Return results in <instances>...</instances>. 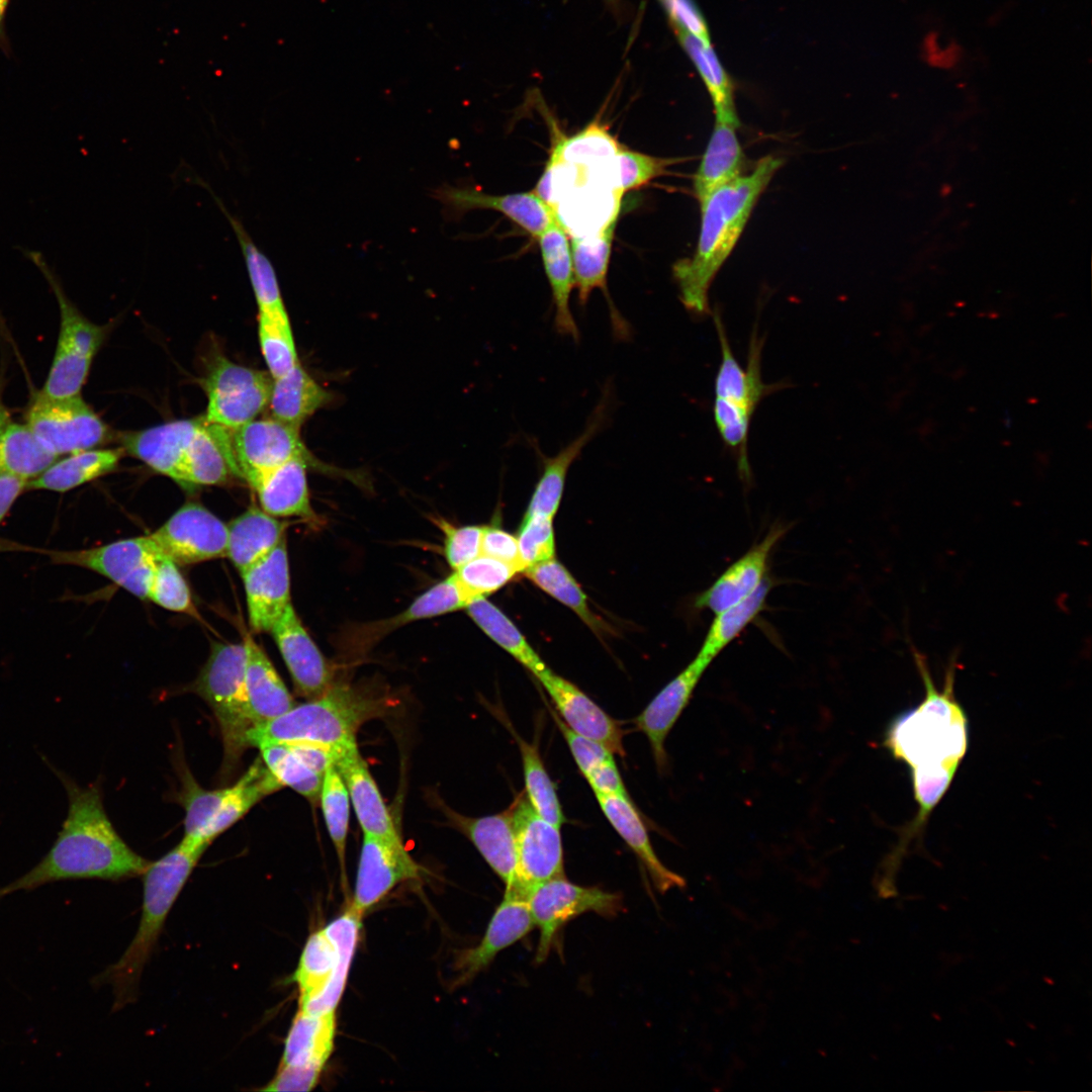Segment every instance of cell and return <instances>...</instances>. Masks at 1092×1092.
I'll return each mask as SVG.
<instances>
[{"mask_svg":"<svg viewBox=\"0 0 1092 1092\" xmlns=\"http://www.w3.org/2000/svg\"><path fill=\"white\" fill-rule=\"evenodd\" d=\"M554 703L563 722L575 733L597 741L614 754L625 755L624 732L618 721L609 716L575 685L548 667L535 675Z\"/></svg>","mask_w":1092,"mask_h":1092,"instance_id":"cell-19","label":"cell"},{"mask_svg":"<svg viewBox=\"0 0 1092 1092\" xmlns=\"http://www.w3.org/2000/svg\"><path fill=\"white\" fill-rule=\"evenodd\" d=\"M481 554L513 564L520 572L523 571L517 537L498 527H484Z\"/></svg>","mask_w":1092,"mask_h":1092,"instance_id":"cell-57","label":"cell"},{"mask_svg":"<svg viewBox=\"0 0 1092 1092\" xmlns=\"http://www.w3.org/2000/svg\"><path fill=\"white\" fill-rule=\"evenodd\" d=\"M322 1072L290 1067H279L273 1079L263 1091H310L317 1084Z\"/></svg>","mask_w":1092,"mask_h":1092,"instance_id":"cell-58","label":"cell"},{"mask_svg":"<svg viewBox=\"0 0 1092 1092\" xmlns=\"http://www.w3.org/2000/svg\"><path fill=\"white\" fill-rule=\"evenodd\" d=\"M318 803L329 836L344 868L351 802L345 782L334 763L324 774Z\"/></svg>","mask_w":1092,"mask_h":1092,"instance_id":"cell-48","label":"cell"},{"mask_svg":"<svg viewBox=\"0 0 1092 1092\" xmlns=\"http://www.w3.org/2000/svg\"><path fill=\"white\" fill-rule=\"evenodd\" d=\"M59 457L48 451L28 426L9 423L0 434V476L7 475L29 481Z\"/></svg>","mask_w":1092,"mask_h":1092,"instance_id":"cell-41","label":"cell"},{"mask_svg":"<svg viewBox=\"0 0 1092 1092\" xmlns=\"http://www.w3.org/2000/svg\"><path fill=\"white\" fill-rule=\"evenodd\" d=\"M122 449L93 448L57 459L37 477L27 482L28 490L67 492L112 472Z\"/></svg>","mask_w":1092,"mask_h":1092,"instance_id":"cell-38","label":"cell"},{"mask_svg":"<svg viewBox=\"0 0 1092 1092\" xmlns=\"http://www.w3.org/2000/svg\"><path fill=\"white\" fill-rule=\"evenodd\" d=\"M332 396L298 362L284 375L273 378L268 402L270 416L300 428Z\"/></svg>","mask_w":1092,"mask_h":1092,"instance_id":"cell-37","label":"cell"},{"mask_svg":"<svg viewBox=\"0 0 1092 1092\" xmlns=\"http://www.w3.org/2000/svg\"><path fill=\"white\" fill-rule=\"evenodd\" d=\"M246 648L242 643H213L192 691L210 707L223 744L222 770L230 774L249 747L254 726L246 691Z\"/></svg>","mask_w":1092,"mask_h":1092,"instance_id":"cell-8","label":"cell"},{"mask_svg":"<svg viewBox=\"0 0 1092 1092\" xmlns=\"http://www.w3.org/2000/svg\"><path fill=\"white\" fill-rule=\"evenodd\" d=\"M771 587L772 581L768 577L750 596L714 614L696 656L710 665L765 610Z\"/></svg>","mask_w":1092,"mask_h":1092,"instance_id":"cell-40","label":"cell"},{"mask_svg":"<svg viewBox=\"0 0 1092 1092\" xmlns=\"http://www.w3.org/2000/svg\"><path fill=\"white\" fill-rule=\"evenodd\" d=\"M535 927L540 930L535 962L543 963L557 933L568 921L587 912L614 917L622 910V896L598 887H582L565 877L535 887L526 898Z\"/></svg>","mask_w":1092,"mask_h":1092,"instance_id":"cell-11","label":"cell"},{"mask_svg":"<svg viewBox=\"0 0 1092 1092\" xmlns=\"http://www.w3.org/2000/svg\"><path fill=\"white\" fill-rule=\"evenodd\" d=\"M521 752L526 796L533 809L545 820L559 828L565 817L554 784L546 771L536 743L516 735Z\"/></svg>","mask_w":1092,"mask_h":1092,"instance_id":"cell-46","label":"cell"},{"mask_svg":"<svg viewBox=\"0 0 1092 1092\" xmlns=\"http://www.w3.org/2000/svg\"><path fill=\"white\" fill-rule=\"evenodd\" d=\"M517 847V894L526 899L538 885L564 876L559 828L542 818L525 794L511 806Z\"/></svg>","mask_w":1092,"mask_h":1092,"instance_id":"cell-13","label":"cell"},{"mask_svg":"<svg viewBox=\"0 0 1092 1092\" xmlns=\"http://www.w3.org/2000/svg\"><path fill=\"white\" fill-rule=\"evenodd\" d=\"M438 526L445 534L444 553L447 562L457 569L481 554V540L485 526L454 527L444 519Z\"/></svg>","mask_w":1092,"mask_h":1092,"instance_id":"cell-54","label":"cell"},{"mask_svg":"<svg viewBox=\"0 0 1092 1092\" xmlns=\"http://www.w3.org/2000/svg\"><path fill=\"white\" fill-rule=\"evenodd\" d=\"M584 778L596 795L629 797L614 758L599 764Z\"/></svg>","mask_w":1092,"mask_h":1092,"instance_id":"cell-59","label":"cell"},{"mask_svg":"<svg viewBox=\"0 0 1092 1092\" xmlns=\"http://www.w3.org/2000/svg\"><path fill=\"white\" fill-rule=\"evenodd\" d=\"M517 540L523 571L529 566L554 558L552 518L545 516L524 518Z\"/></svg>","mask_w":1092,"mask_h":1092,"instance_id":"cell-53","label":"cell"},{"mask_svg":"<svg viewBox=\"0 0 1092 1092\" xmlns=\"http://www.w3.org/2000/svg\"><path fill=\"white\" fill-rule=\"evenodd\" d=\"M24 420L40 444L59 458L97 448L113 437L81 394L53 398L38 391L31 397Z\"/></svg>","mask_w":1092,"mask_h":1092,"instance_id":"cell-10","label":"cell"},{"mask_svg":"<svg viewBox=\"0 0 1092 1092\" xmlns=\"http://www.w3.org/2000/svg\"><path fill=\"white\" fill-rule=\"evenodd\" d=\"M1 382L2 381H0V434L7 427V425L9 423H11L10 412H9L8 407L5 405V403L3 401V398H2L3 386L1 384Z\"/></svg>","mask_w":1092,"mask_h":1092,"instance_id":"cell-64","label":"cell"},{"mask_svg":"<svg viewBox=\"0 0 1092 1092\" xmlns=\"http://www.w3.org/2000/svg\"><path fill=\"white\" fill-rule=\"evenodd\" d=\"M518 572L519 569L513 564L480 554L455 569L454 575L471 603L496 592Z\"/></svg>","mask_w":1092,"mask_h":1092,"instance_id":"cell-49","label":"cell"},{"mask_svg":"<svg viewBox=\"0 0 1092 1092\" xmlns=\"http://www.w3.org/2000/svg\"><path fill=\"white\" fill-rule=\"evenodd\" d=\"M386 703L346 684L333 682L321 696L295 705L284 714L253 726L249 747L266 743L305 741L336 752L356 744L359 728L382 716Z\"/></svg>","mask_w":1092,"mask_h":1092,"instance_id":"cell-5","label":"cell"},{"mask_svg":"<svg viewBox=\"0 0 1092 1092\" xmlns=\"http://www.w3.org/2000/svg\"><path fill=\"white\" fill-rule=\"evenodd\" d=\"M467 612L475 624L534 675L547 666L516 625L484 597L473 600Z\"/></svg>","mask_w":1092,"mask_h":1092,"instance_id":"cell-42","label":"cell"},{"mask_svg":"<svg viewBox=\"0 0 1092 1092\" xmlns=\"http://www.w3.org/2000/svg\"><path fill=\"white\" fill-rule=\"evenodd\" d=\"M287 523L251 507L228 525L226 558L240 573L269 554L285 538Z\"/></svg>","mask_w":1092,"mask_h":1092,"instance_id":"cell-34","label":"cell"},{"mask_svg":"<svg viewBox=\"0 0 1092 1092\" xmlns=\"http://www.w3.org/2000/svg\"><path fill=\"white\" fill-rule=\"evenodd\" d=\"M786 532V526L772 525L759 542L753 544L696 597L695 608L717 614L754 593L769 577L770 555Z\"/></svg>","mask_w":1092,"mask_h":1092,"instance_id":"cell-18","label":"cell"},{"mask_svg":"<svg viewBox=\"0 0 1092 1092\" xmlns=\"http://www.w3.org/2000/svg\"><path fill=\"white\" fill-rule=\"evenodd\" d=\"M721 360L714 380L713 418L722 441L736 455L737 470L744 482L751 480L748 461V436L754 412L763 397L779 388L761 377V351L764 340L754 325L749 340L747 364L743 368L735 358L721 314H713Z\"/></svg>","mask_w":1092,"mask_h":1092,"instance_id":"cell-6","label":"cell"},{"mask_svg":"<svg viewBox=\"0 0 1092 1092\" xmlns=\"http://www.w3.org/2000/svg\"><path fill=\"white\" fill-rule=\"evenodd\" d=\"M272 633L298 695L307 700L323 695L333 675L322 652L310 638L292 604L273 625Z\"/></svg>","mask_w":1092,"mask_h":1092,"instance_id":"cell-22","label":"cell"},{"mask_svg":"<svg viewBox=\"0 0 1092 1092\" xmlns=\"http://www.w3.org/2000/svg\"><path fill=\"white\" fill-rule=\"evenodd\" d=\"M616 161L619 186L623 194L665 175L668 167L678 159L654 157L619 145Z\"/></svg>","mask_w":1092,"mask_h":1092,"instance_id":"cell-52","label":"cell"},{"mask_svg":"<svg viewBox=\"0 0 1092 1092\" xmlns=\"http://www.w3.org/2000/svg\"><path fill=\"white\" fill-rule=\"evenodd\" d=\"M361 918L351 906L307 938L292 977L301 1011L323 1014L336 1010L347 983Z\"/></svg>","mask_w":1092,"mask_h":1092,"instance_id":"cell-7","label":"cell"},{"mask_svg":"<svg viewBox=\"0 0 1092 1092\" xmlns=\"http://www.w3.org/2000/svg\"><path fill=\"white\" fill-rule=\"evenodd\" d=\"M261 758L281 787H288L311 803L318 802L324 775L313 770L286 742L258 747Z\"/></svg>","mask_w":1092,"mask_h":1092,"instance_id":"cell-45","label":"cell"},{"mask_svg":"<svg viewBox=\"0 0 1092 1092\" xmlns=\"http://www.w3.org/2000/svg\"><path fill=\"white\" fill-rule=\"evenodd\" d=\"M335 1032V1011L309 1014L299 1009L287 1033L279 1067L323 1072L333 1052Z\"/></svg>","mask_w":1092,"mask_h":1092,"instance_id":"cell-35","label":"cell"},{"mask_svg":"<svg viewBox=\"0 0 1092 1092\" xmlns=\"http://www.w3.org/2000/svg\"><path fill=\"white\" fill-rule=\"evenodd\" d=\"M709 666L696 656L635 719L638 730L648 738L658 769H664L667 762L665 739Z\"/></svg>","mask_w":1092,"mask_h":1092,"instance_id":"cell-26","label":"cell"},{"mask_svg":"<svg viewBox=\"0 0 1092 1092\" xmlns=\"http://www.w3.org/2000/svg\"><path fill=\"white\" fill-rule=\"evenodd\" d=\"M10 544V549L30 550L44 554L49 557L50 562L55 565H71L92 570L119 586L144 560L152 556H162L149 535L77 550L42 549L15 543Z\"/></svg>","mask_w":1092,"mask_h":1092,"instance_id":"cell-23","label":"cell"},{"mask_svg":"<svg viewBox=\"0 0 1092 1092\" xmlns=\"http://www.w3.org/2000/svg\"><path fill=\"white\" fill-rule=\"evenodd\" d=\"M258 332L272 378L284 375L299 362L285 304L258 308Z\"/></svg>","mask_w":1092,"mask_h":1092,"instance_id":"cell-44","label":"cell"},{"mask_svg":"<svg viewBox=\"0 0 1092 1092\" xmlns=\"http://www.w3.org/2000/svg\"><path fill=\"white\" fill-rule=\"evenodd\" d=\"M241 575L250 626L255 632H270L291 604L286 538Z\"/></svg>","mask_w":1092,"mask_h":1092,"instance_id":"cell-20","label":"cell"},{"mask_svg":"<svg viewBox=\"0 0 1092 1092\" xmlns=\"http://www.w3.org/2000/svg\"><path fill=\"white\" fill-rule=\"evenodd\" d=\"M550 713L584 777L599 764L614 758V753L606 746L575 733L563 722L557 712L550 711Z\"/></svg>","mask_w":1092,"mask_h":1092,"instance_id":"cell-55","label":"cell"},{"mask_svg":"<svg viewBox=\"0 0 1092 1092\" xmlns=\"http://www.w3.org/2000/svg\"><path fill=\"white\" fill-rule=\"evenodd\" d=\"M535 927L526 899L505 893L477 945L457 962L460 981H468L487 967L498 952L526 936Z\"/></svg>","mask_w":1092,"mask_h":1092,"instance_id":"cell-28","label":"cell"},{"mask_svg":"<svg viewBox=\"0 0 1092 1092\" xmlns=\"http://www.w3.org/2000/svg\"><path fill=\"white\" fill-rule=\"evenodd\" d=\"M596 796L601 810L637 855L657 891L663 894L672 888L685 887V880L668 870L657 857L646 827L629 797L601 794Z\"/></svg>","mask_w":1092,"mask_h":1092,"instance_id":"cell-32","label":"cell"},{"mask_svg":"<svg viewBox=\"0 0 1092 1092\" xmlns=\"http://www.w3.org/2000/svg\"><path fill=\"white\" fill-rule=\"evenodd\" d=\"M68 798V811L57 838L25 874L0 887V899L48 884L80 879L117 881L144 874L151 861L119 836L103 806L99 781L80 786L41 755Z\"/></svg>","mask_w":1092,"mask_h":1092,"instance_id":"cell-1","label":"cell"},{"mask_svg":"<svg viewBox=\"0 0 1092 1092\" xmlns=\"http://www.w3.org/2000/svg\"><path fill=\"white\" fill-rule=\"evenodd\" d=\"M246 691L254 726L268 722L295 706V702L264 650L245 635Z\"/></svg>","mask_w":1092,"mask_h":1092,"instance_id":"cell-33","label":"cell"},{"mask_svg":"<svg viewBox=\"0 0 1092 1092\" xmlns=\"http://www.w3.org/2000/svg\"><path fill=\"white\" fill-rule=\"evenodd\" d=\"M422 867L402 841L363 834L352 907L363 916L397 885L417 880Z\"/></svg>","mask_w":1092,"mask_h":1092,"instance_id":"cell-17","label":"cell"},{"mask_svg":"<svg viewBox=\"0 0 1092 1092\" xmlns=\"http://www.w3.org/2000/svg\"><path fill=\"white\" fill-rule=\"evenodd\" d=\"M10 0H0V50L9 55L10 46L5 30V16Z\"/></svg>","mask_w":1092,"mask_h":1092,"instance_id":"cell-63","label":"cell"},{"mask_svg":"<svg viewBox=\"0 0 1092 1092\" xmlns=\"http://www.w3.org/2000/svg\"><path fill=\"white\" fill-rule=\"evenodd\" d=\"M783 165V158L765 156L749 173L719 187L700 202L701 228L695 253L672 266L679 300L690 313H711V285L736 246L758 198Z\"/></svg>","mask_w":1092,"mask_h":1092,"instance_id":"cell-3","label":"cell"},{"mask_svg":"<svg viewBox=\"0 0 1092 1092\" xmlns=\"http://www.w3.org/2000/svg\"><path fill=\"white\" fill-rule=\"evenodd\" d=\"M960 53V48L956 44H951L947 50L940 52L939 54L935 53L928 56V62L933 66L949 68L956 64Z\"/></svg>","mask_w":1092,"mask_h":1092,"instance_id":"cell-62","label":"cell"},{"mask_svg":"<svg viewBox=\"0 0 1092 1092\" xmlns=\"http://www.w3.org/2000/svg\"><path fill=\"white\" fill-rule=\"evenodd\" d=\"M666 12L672 29L684 30L707 44L710 30L704 14L695 0H658Z\"/></svg>","mask_w":1092,"mask_h":1092,"instance_id":"cell-56","label":"cell"},{"mask_svg":"<svg viewBox=\"0 0 1092 1092\" xmlns=\"http://www.w3.org/2000/svg\"><path fill=\"white\" fill-rule=\"evenodd\" d=\"M208 843L184 836L179 844L144 872L140 925L121 958L94 978L96 986L108 984L114 1010L134 997L141 974L162 931L166 917Z\"/></svg>","mask_w":1092,"mask_h":1092,"instance_id":"cell-4","label":"cell"},{"mask_svg":"<svg viewBox=\"0 0 1092 1092\" xmlns=\"http://www.w3.org/2000/svg\"><path fill=\"white\" fill-rule=\"evenodd\" d=\"M432 196L443 206L447 220L460 219L475 209H491L514 221L537 240L557 218V213L533 191L494 195L476 187L444 184Z\"/></svg>","mask_w":1092,"mask_h":1092,"instance_id":"cell-16","label":"cell"},{"mask_svg":"<svg viewBox=\"0 0 1092 1092\" xmlns=\"http://www.w3.org/2000/svg\"><path fill=\"white\" fill-rule=\"evenodd\" d=\"M617 218H613L595 233L573 237L570 253L574 287L577 289L579 305H585L595 289L602 290L608 301L614 338L619 341H628L632 335L631 326L612 301L607 286Z\"/></svg>","mask_w":1092,"mask_h":1092,"instance_id":"cell-21","label":"cell"},{"mask_svg":"<svg viewBox=\"0 0 1092 1092\" xmlns=\"http://www.w3.org/2000/svg\"><path fill=\"white\" fill-rule=\"evenodd\" d=\"M523 573L542 590L564 604L598 635L608 631L607 625L594 614L577 581L555 558L527 567Z\"/></svg>","mask_w":1092,"mask_h":1092,"instance_id":"cell-43","label":"cell"},{"mask_svg":"<svg viewBox=\"0 0 1092 1092\" xmlns=\"http://www.w3.org/2000/svg\"><path fill=\"white\" fill-rule=\"evenodd\" d=\"M232 477L242 478L233 452L231 429L202 418L184 456L181 485H218Z\"/></svg>","mask_w":1092,"mask_h":1092,"instance_id":"cell-30","label":"cell"},{"mask_svg":"<svg viewBox=\"0 0 1092 1092\" xmlns=\"http://www.w3.org/2000/svg\"><path fill=\"white\" fill-rule=\"evenodd\" d=\"M309 465L296 457L250 477L247 482L257 492L261 509L275 518L299 517L315 525L318 518L310 506L306 477Z\"/></svg>","mask_w":1092,"mask_h":1092,"instance_id":"cell-27","label":"cell"},{"mask_svg":"<svg viewBox=\"0 0 1092 1092\" xmlns=\"http://www.w3.org/2000/svg\"><path fill=\"white\" fill-rule=\"evenodd\" d=\"M912 654L925 696L890 722L883 745L909 766L914 794L943 795L969 743L968 718L954 695L956 662H950L943 686L937 689L924 656L914 648Z\"/></svg>","mask_w":1092,"mask_h":1092,"instance_id":"cell-2","label":"cell"},{"mask_svg":"<svg viewBox=\"0 0 1092 1092\" xmlns=\"http://www.w3.org/2000/svg\"><path fill=\"white\" fill-rule=\"evenodd\" d=\"M450 818L505 883V893L518 895L517 847L511 808L502 813L474 818L451 812Z\"/></svg>","mask_w":1092,"mask_h":1092,"instance_id":"cell-29","label":"cell"},{"mask_svg":"<svg viewBox=\"0 0 1092 1092\" xmlns=\"http://www.w3.org/2000/svg\"><path fill=\"white\" fill-rule=\"evenodd\" d=\"M23 254L42 273L59 304L60 328L51 368L39 392L53 398L81 394L94 357L106 335V328L89 321L65 293L63 286L43 255L23 250Z\"/></svg>","mask_w":1092,"mask_h":1092,"instance_id":"cell-9","label":"cell"},{"mask_svg":"<svg viewBox=\"0 0 1092 1092\" xmlns=\"http://www.w3.org/2000/svg\"><path fill=\"white\" fill-rule=\"evenodd\" d=\"M160 557L152 556L144 560L128 574L120 586L142 600L148 599Z\"/></svg>","mask_w":1092,"mask_h":1092,"instance_id":"cell-60","label":"cell"},{"mask_svg":"<svg viewBox=\"0 0 1092 1092\" xmlns=\"http://www.w3.org/2000/svg\"><path fill=\"white\" fill-rule=\"evenodd\" d=\"M469 604L470 600L452 573L419 596L404 612L390 620L388 625L395 628L410 622L454 612L466 608Z\"/></svg>","mask_w":1092,"mask_h":1092,"instance_id":"cell-50","label":"cell"},{"mask_svg":"<svg viewBox=\"0 0 1092 1092\" xmlns=\"http://www.w3.org/2000/svg\"><path fill=\"white\" fill-rule=\"evenodd\" d=\"M300 428L278 421L271 416L255 419L231 430L233 452L242 478L246 481L261 472L274 468L292 458L300 457L323 471L330 466L316 461L301 441Z\"/></svg>","mask_w":1092,"mask_h":1092,"instance_id":"cell-15","label":"cell"},{"mask_svg":"<svg viewBox=\"0 0 1092 1092\" xmlns=\"http://www.w3.org/2000/svg\"><path fill=\"white\" fill-rule=\"evenodd\" d=\"M736 129L731 124L715 121L694 176V193L699 203L714 190L743 175L746 159Z\"/></svg>","mask_w":1092,"mask_h":1092,"instance_id":"cell-36","label":"cell"},{"mask_svg":"<svg viewBox=\"0 0 1092 1092\" xmlns=\"http://www.w3.org/2000/svg\"><path fill=\"white\" fill-rule=\"evenodd\" d=\"M334 764L345 782L363 834L400 841L388 808L357 744L337 752Z\"/></svg>","mask_w":1092,"mask_h":1092,"instance_id":"cell-24","label":"cell"},{"mask_svg":"<svg viewBox=\"0 0 1092 1092\" xmlns=\"http://www.w3.org/2000/svg\"><path fill=\"white\" fill-rule=\"evenodd\" d=\"M149 536L158 552L177 565L226 557V525L197 503L182 506Z\"/></svg>","mask_w":1092,"mask_h":1092,"instance_id":"cell-14","label":"cell"},{"mask_svg":"<svg viewBox=\"0 0 1092 1092\" xmlns=\"http://www.w3.org/2000/svg\"><path fill=\"white\" fill-rule=\"evenodd\" d=\"M24 491H27V481L13 476H0V524Z\"/></svg>","mask_w":1092,"mask_h":1092,"instance_id":"cell-61","label":"cell"},{"mask_svg":"<svg viewBox=\"0 0 1092 1092\" xmlns=\"http://www.w3.org/2000/svg\"><path fill=\"white\" fill-rule=\"evenodd\" d=\"M148 600L164 609L198 617L186 580L177 564L168 557L161 556L157 561Z\"/></svg>","mask_w":1092,"mask_h":1092,"instance_id":"cell-51","label":"cell"},{"mask_svg":"<svg viewBox=\"0 0 1092 1092\" xmlns=\"http://www.w3.org/2000/svg\"><path fill=\"white\" fill-rule=\"evenodd\" d=\"M201 419L168 422L118 436L123 452L182 484V463Z\"/></svg>","mask_w":1092,"mask_h":1092,"instance_id":"cell-25","label":"cell"},{"mask_svg":"<svg viewBox=\"0 0 1092 1092\" xmlns=\"http://www.w3.org/2000/svg\"><path fill=\"white\" fill-rule=\"evenodd\" d=\"M537 241L551 289L555 331L561 336L570 337L578 342L579 330L569 304L574 280L566 229L557 218Z\"/></svg>","mask_w":1092,"mask_h":1092,"instance_id":"cell-31","label":"cell"},{"mask_svg":"<svg viewBox=\"0 0 1092 1092\" xmlns=\"http://www.w3.org/2000/svg\"><path fill=\"white\" fill-rule=\"evenodd\" d=\"M681 48L687 53L711 97L715 121L740 125L735 104V85L712 44L680 29H673Z\"/></svg>","mask_w":1092,"mask_h":1092,"instance_id":"cell-39","label":"cell"},{"mask_svg":"<svg viewBox=\"0 0 1092 1092\" xmlns=\"http://www.w3.org/2000/svg\"><path fill=\"white\" fill-rule=\"evenodd\" d=\"M181 789L177 795L178 803L184 808V836L206 842L208 828L218 814L226 787L216 790L202 788L187 767H180Z\"/></svg>","mask_w":1092,"mask_h":1092,"instance_id":"cell-47","label":"cell"},{"mask_svg":"<svg viewBox=\"0 0 1092 1092\" xmlns=\"http://www.w3.org/2000/svg\"><path fill=\"white\" fill-rule=\"evenodd\" d=\"M272 380L269 373L215 357L202 380L207 396L203 418L231 430L255 420L268 406Z\"/></svg>","mask_w":1092,"mask_h":1092,"instance_id":"cell-12","label":"cell"}]
</instances>
